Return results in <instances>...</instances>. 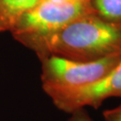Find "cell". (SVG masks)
I'll use <instances>...</instances> for the list:
<instances>
[{
    "instance_id": "1",
    "label": "cell",
    "mask_w": 121,
    "mask_h": 121,
    "mask_svg": "<svg viewBox=\"0 0 121 121\" xmlns=\"http://www.w3.org/2000/svg\"><path fill=\"white\" fill-rule=\"evenodd\" d=\"M36 53L73 61H94L121 52V23L90 13L50 33L14 37Z\"/></svg>"
},
{
    "instance_id": "2",
    "label": "cell",
    "mask_w": 121,
    "mask_h": 121,
    "mask_svg": "<svg viewBox=\"0 0 121 121\" xmlns=\"http://www.w3.org/2000/svg\"><path fill=\"white\" fill-rule=\"evenodd\" d=\"M90 13H95L91 1L40 0L22 14L10 32L13 38L47 34Z\"/></svg>"
},
{
    "instance_id": "3",
    "label": "cell",
    "mask_w": 121,
    "mask_h": 121,
    "mask_svg": "<svg viewBox=\"0 0 121 121\" xmlns=\"http://www.w3.org/2000/svg\"><path fill=\"white\" fill-rule=\"evenodd\" d=\"M42 86L75 87L102 78L121 61V52L94 61H73L56 56L40 57Z\"/></svg>"
},
{
    "instance_id": "4",
    "label": "cell",
    "mask_w": 121,
    "mask_h": 121,
    "mask_svg": "<svg viewBox=\"0 0 121 121\" xmlns=\"http://www.w3.org/2000/svg\"><path fill=\"white\" fill-rule=\"evenodd\" d=\"M57 108L67 113L84 107L99 108L110 97L121 98V61L99 80L75 87L42 86Z\"/></svg>"
},
{
    "instance_id": "5",
    "label": "cell",
    "mask_w": 121,
    "mask_h": 121,
    "mask_svg": "<svg viewBox=\"0 0 121 121\" xmlns=\"http://www.w3.org/2000/svg\"><path fill=\"white\" fill-rule=\"evenodd\" d=\"M40 0H0V32L11 31L23 13Z\"/></svg>"
},
{
    "instance_id": "6",
    "label": "cell",
    "mask_w": 121,
    "mask_h": 121,
    "mask_svg": "<svg viewBox=\"0 0 121 121\" xmlns=\"http://www.w3.org/2000/svg\"><path fill=\"white\" fill-rule=\"evenodd\" d=\"M91 4L100 18L121 23V0H91Z\"/></svg>"
},
{
    "instance_id": "7",
    "label": "cell",
    "mask_w": 121,
    "mask_h": 121,
    "mask_svg": "<svg viewBox=\"0 0 121 121\" xmlns=\"http://www.w3.org/2000/svg\"><path fill=\"white\" fill-rule=\"evenodd\" d=\"M70 114H71L70 117L65 121H92L91 117L84 109V108L75 109Z\"/></svg>"
},
{
    "instance_id": "8",
    "label": "cell",
    "mask_w": 121,
    "mask_h": 121,
    "mask_svg": "<svg viewBox=\"0 0 121 121\" xmlns=\"http://www.w3.org/2000/svg\"><path fill=\"white\" fill-rule=\"evenodd\" d=\"M103 117L104 121H121V104L117 108L105 110Z\"/></svg>"
},
{
    "instance_id": "9",
    "label": "cell",
    "mask_w": 121,
    "mask_h": 121,
    "mask_svg": "<svg viewBox=\"0 0 121 121\" xmlns=\"http://www.w3.org/2000/svg\"><path fill=\"white\" fill-rule=\"evenodd\" d=\"M56 1H78V0H56ZM83 1H91V0H83Z\"/></svg>"
}]
</instances>
